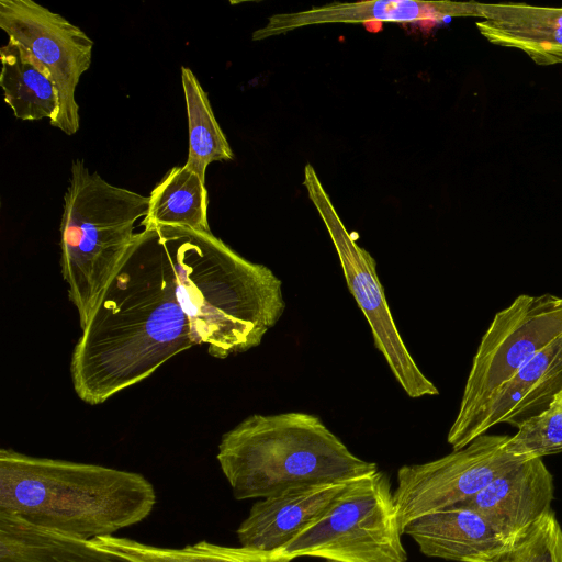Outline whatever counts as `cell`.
Returning a JSON list of instances; mask_svg holds the SVG:
<instances>
[{
    "instance_id": "obj_23",
    "label": "cell",
    "mask_w": 562,
    "mask_h": 562,
    "mask_svg": "<svg viewBox=\"0 0 562 562\" xmlns=\"http://www.w3.org/2000/svg\"><path fill=\"white\" fill-rule=\"evenodd\" d=\"M467 562H490V561L484 558H474V559H469Z\"/></svg>"
},
{
    "instance_id": "obj_12",
    "label": "cell",
    "mask_w": 562,
    "mask_h": 562,
    "mask_svg": "<svg viewBox=\"0 0 562 562\" xmlns=\"http://www.w3.org/2000/svg\"><path fill=\"white\" fill-rule=\"evenodd\" d=\"M363 477L305 485L261 498L236 531L240 546L277 552L326 516Z\"/></svg>"
},
{
    "instance_id": "obj_2",
    "label": "cell",
    "mask_w": 562,
    "mask_h": 562,
    "mask_svg": "<svg viewBox=\"0 0 562 562\" xmlns=\"http://www.w3.org/2000/svg\"><path fill=\"white\" fill-rule=\"evenodd\" d=\"M196 345L224 359L260 345L285 310L281 280L211 231L156 228Z\"/></svg>"
},
{
    "instance_id": "obj_24",
    "label": "cell",
    "mask_w": 562,
    "mask_h": 562,
    "mask_svg": "<svg viewBox=\"0 0 562 562\" xmlns=\"http://www.w3.org/2000/svg\"><path fill=\"white\" fill-rule=\"evenodd\" d=\"M324 562H335V561H330V560H325Z\"/></svg>"
},
{
    "instance_id": "obj_3",
    "label": "cell",
    "mask_w": 562,
    "mask_h": 562,
    "mask_svg": "<svg viewBox=\"0 0 562 562\" xmlns=\"http://www.w3.org/2000/svg\"><path fill=\"white\" fill-rule=\"evenodd\" d=\"M156 504L136 472L0 450V513L83 540L143 521Z\"/></svg>"
},
{
    "instance_id": "obj_5",
    "label": "cell",
    "mask_w": 562,
    "mask_h": 562,
    "mask_svg": "<svg viewBox=\"0 0 562 562\" xmlns=\"http://www.w3.org/2000/svg\"><path fill=\"white\" fill-rule=\"evenodd\" d=\"M148 196L111 184L75 159L64 195L60 268L80 327L90 318L105 286L140 231Z\"/></svg>"
},
{
    "instance_id": "obj_4",
    "label": "cell",
    "mask_w": 562,
    "mask_h": 562,
    "mask_svg": "<svg viewBox=\"0 0 562 562\" xmlns=\"http://www.w3.org/2000/svg\"><path fill=\"white\" fill-rule=\"evenodd\" d=\"M217 462L236 499L266 498L378 471L323 420L303 412L254 414L222 436Z\"/></svg>"
},
{
    "instance_id": "obj_20",
    "label": "cell",
    "mask_w": 562,
    "mask_h": 562,
    "mask_svg": "<svg viewBox=\"0 0 562 562\" xmlns=\"http://www.w3.org/2000/svg\"><path fill=\"white\" fill-rule=\"evenodd\" d=\"M181 82L189 126V154L184 165L205 181V170L211 162L231 160L234 154L206 92L193 71L184 66L181 67Z\"/></svg>"
},
{
    "instance_id": "obj_19",
    "label": "cell",
    "mask_w": 562,
    "mask_h": 562,
    "mask_svg": "<svg viewBox=\"0 0 562 562\" xmlns=\"http://www.w3.org/2000/svg\"><path fill=\"white\" fill-rule=\"evenodd\" d=\"M90 543L126 562H291L278 552L225 547L199 541L183 548H161L128 538L99 537Z\"/></svg>"
},
{
    "instance_id": "obj_14",
    "label": "cell",
    "mask_w": 562,
    "mask_h": 562,
    "mask_svg": "<svg viewBox=\"0 0 562 562\" xmlns=\"http://www.w3.org/2000/svg\"><path fill=\"white\" fill-rule=\"evenodd\" d=\"M446 18H480L481 3L475 1L372 0L334 2L305 11L278 13L256 30L252 41L285 34L300 27L327 23L418 22Z\"/></svg>"
},
{
    "instance_id": "obj_21",
    "label": "cell",
    "mask_w": 562,
    "mask_h": 562,
    "mask_svg": "<svg viewBox=\"0 0 562 562\" xmlns=\"http://www.w3.org/2000/svg\"><path fill=\"white\" fill-rule=\"evenodd\" d=\"M490 562H562V527L551 509L507 540Z\"/></svg>"
},
{
    "instance_id": "obj_11",
    "label": "cell",
    "mask_w": 562,
    "mask_h": 562,
    "mask_svg": "<svg viewBox=\"0 0 562 562\" xmlns=\"http://www.w3.org/2000/svg\"><path fill=\"white\" fill-rule=\"evenodd\" d=\"M562 390V337L524 363L458 430L448 431L452 450L467 446L497 424L519 428L546 411Z\"/></svg>"
},
{
    "instance_id": "obj_9",
    "label": "cell",
    "mask_w": 562,
    "mask_h": 562,
    "mask_svg": "<svg viewBox=\"0 0 562 562\" xmlns=\"http://www.w3.org/2000/svg\"><path fill=\"white\" fill-rule=\"evenodd\" d=\"M509 438L484 434L439 459L401 467L393 501L402 532L423 515L469 499L522 461L507 451Z\"/></svg>"
},
{
    "instance_id": "obj_8",
    "label": "cell",
    "mask_w": 562,
    "mask_h": 562,
    "mask_svg": "<svg viewBox=\"0 0 562 562\" xmlns=\"http://www.w3.org/2000/svg\"><path fill=\"white\" fill-rule=\"evenodd\" d=\"M303 184L331 238L347 285L370 325L374 346L385 358L396 381L412 398L438 395L437 386L420 371L401 337L374 258L348 232L315 169L308 164Z\"/></svg>"
},
{
    "instance_id": "obj_1",
    "label": "cell",
    "mask_w": 562,
    "mask_h": 562,
    "mask_svg": "<svg viewBox=\"0 0 562 562\" xmlns=\"http://www.w3.org/2000/svg\"><path fill=\"white\" fill-rule=\"evenodd\" d=\"M81 329L70 375L76 394L90 405L196 345L156 228L139 232Z\"/></svg>"
},
{
    "instance_id": "obj_15",
    "label": "cell",
    "mask_w": 562,
    "mask_h": 562,
    "mask_svg": "<svg viewBox=\"0 0 562 562\" xmlns=\"http://www.w3.org/2000/svg\"><path fill=\"white\" fill-rule=\"evenodd\" d=\"M475 25L490 43L519 49L537 65L562 64V7L481 3Z\"/></svg>"
},
{
    "instance_id": "obj_17",
    "label": "cell",
    "mask_w": 562,
    "mask_h": 562,
    "mask_svg": "<svg viewBox=\"0 0 562 562\" xmlns=\"http://www.w3.org/2000/svg\"><path fill=\"white\" fill-rule=\"evenodd\" d=\"M0 86L4 102L16 119L54 121L59 93L49 71L24 47L8 40L0 48Z\"/></svg>"
},
{
    "instance_id": "obj_18",
    "label": "cell",
    "mask_w": 562,
    "mask_h": 562,
    "mask_svg": "<svg viewBox=\"0 0 562 562\" xmlns=\"http://www.w3.org/2000/svg\"><path fill=\"white\" fill-rule=\"evenodd\" d=\"M143 228L164 226L211 231L205 181L186 165L171 168L148 196Z\"/></svg>"
},
{
    "instance_id": "obj_22",
    "label": "cell",
    "mask_w": 562,
    "mask_h": 562,
    "mask_svg": "<svg viewBox=\"0 0 562 562\" xmlns=\"http://www.w3.org/2000/svg\"><path fill=\"white\" fill-rule=\"evenodd\" d=\"M506 449L524 460L562 452V390L546 411L517 428Z\"/></svg>"
},
{
    "instance_id": "obj_6",
    "label": "cell",
    "mask_w": 562,
    "mask_h": 562,
    "mask_svg": "<svg viewBox=\"0 0 562 562\" xmlns=\"http://www.w3.org/2000/svg\"><path fill=\"white\" fill-rule=\"evenodd\" d=\"M393 492L382 471L364 476L319 521L277 552L293 560L406 562Z\"/></svg>"
},
{
    "instance_id": "obj_10",
    "label": "cell",
    "mask_w": 562,
    "mask_h": 562,
    "mask_svg": "<svg viewBox=\"0 0 562 562\" xmlns=\"http://www.w3.org/2000/svg\"><path fill=\"white\" fill-rule=\"evenodd\" d=\"M0 27L49 71L59 93L58 114L49 123L75 134L80 125L75 91L90 68L93 41L63 15L32 0H1Z\"/></svg>"
},
{
    "instance_id": "obj_7",
    "label": "cell",
    "mask_w": 562,
    "mask_h": 562,
    "mask_svg": "<svg viewBox=\"0 0 562 562\" xmlns=\"http://www.w3.org/2000/svg\"><path fill=\"white\" fill-rule=\"evenodd\" d=\"M562 337V296L521 294L482 336L449 431L461 428L524 363Z\"/></svg>"
},
{
    "instance_id": "obj_16",
    "label": "cell",
    "mask_w": 562,
    "mask_h": 562,
    "mask_svg": "<svg viewBox=\"0 0 562 562\" xmlns=\"http://www.w3.org/2000/svg\"><path fill=\"white\" fill-rule=\"evenodd\" d=\"M426 557L467 562L491 558L507 540L477 512L449 507L423 515L403 529Z\"/></svg>"
},
{
    "instance_id": "obj_13",
    "label": "cell",
    "mask_w": 562,
    "mask_h": 562,
    "mask_svg": "<svg viewBox=\"0 0 562 562\" xmlns=\"http://www.w3.org/2000/svg\"><path fill=\"white\" fill-rule=\"evenodd\" d=\"M554 483L542 458L522 460L469 499L453 506L482 515L506 540L551 510Z\"/></svg>"
}]
</instances>
